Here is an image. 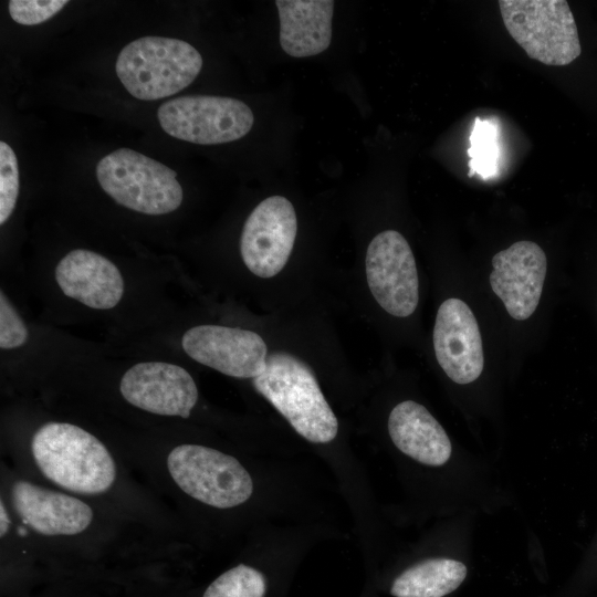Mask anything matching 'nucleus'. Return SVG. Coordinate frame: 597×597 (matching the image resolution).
Returning <instances> with one entry per match:
<instances>
[{
    "label": "nucleus",
    "instance_id": "1",
    "mask_svg": "<svg viewBox=\"0 0 597 597\" xmlns=\"http://www.w3.org/2000/svg\"><path fill=\"white\" fill-rule=\"evenodd\" d=\"M31 450L43 475L69 491L98 494L115 481V462L106 447L75 425H43L32 438Z\"/></svg>",
    "mask_w": 597,
    "mask_h": 597
},
{
    "label": "nucleus",
    "instance_id": "2",
    "mask_svg": "<svg viewBox=\"0 0 597 597\" xmlns=\"http://www.w3.org/2000/svg\"><path fill=\"white\" fill-rule=\"evenodd\" d=\"M252 384L304 439L328 443L337 436V418L312 368L301 358L286 352L271 353L265 370Z\"/></svg>",
    "mask_w": 597,
    "mask_h": 597
},
{
    "label": "nucleus",
    "instance_id": "3",
    "mask_svg": "<svg viewBox=\"0 0 597 597\" xmlns=\"http://www.w3.org/2000/svg\"><path fill=\"white\" fill-rule=\"evenodd\" d=\"M202 67V56L186 41L164 36L136 39L122 49L116 74L127 92L155 101L180 92Z\"/></svg>",
    "mask_w": 597,
    "mask_h": 597
},
{
    "label": "nucleus",
    "instance_id": "4",
    "mask_svg": "<svg viewBox=\"0 0 597 597\" xmlns=\"http://www.w3.org/2000/svg\"><path fill=\"white\" fill-rule=\"evenodd\" d=\"M102 189L118 205L159 216L175 211L182 202L177 172L166 165L129 148H118L96 166Z\"/></svg>",
    "mask_w": 597,
    "mask_h": 597
},
{
    "label": "nucleus",
    "instance_id": "5",
    "mask_svg": "<svg viewBox=\"0 0 597 597\" xmlns=\"http://www.w3.org/2000/svg\"><path fill=\"white\" fill-rule=\"evenodd\" d=\"M503 23L533 60L564 66L582 52L574 15L565 0H500Z\"/></svg>",
    "mask_w": 597,
    "mask_h": 597
},
{
    "label": "nucleus",
    "instance_id": "6",
    "mask_svg": "<svg viewBox=\"0 0 597 597\" xmlns=\"http://www.w3.org/2000/svg\"><path fill=\"white\" fill-rule=\"evenodd\" d=\"M167 468L176 484L191 498L218 507L238 506L252 495L249 472L233 457L218 450L181 444L167 458Z\"/></svg>",
    "mask_w": 597,
    "mask_h": 597
},
{
    "label": "nucleus",
    "instance_id": "7",
    "mask_svg": "<svg viewBox=\"0 0 597 597\" xmlns=\"http://www.w3.org/2000/svg\"><path fill=\"white\" fill-rule=\"evenodd\" d=\"M157 118L169 136L198 145L238 140L254 123L244 102L216 95H184L166 101L159 106Z\"/></svg>",
    "mask_w": 597,
    "mask_h": 597
},
{
    "label": "nucleus",
    "instance_id": "8",
    "mask_svg": "<svg viewBox=\"0 0 597 597\" xmlns=\"http://www.w3.org/2000/svg\"><path fill=\"white\" fill-rule=\"evenodd\" d=\"M366 276L377 303L397 317L411 315L419 301L416 261L407 240L395 230L373 238L366 253Z\"/></svg>",
    "mask_w": 597,
    "mask_h": 597
},
{
    "label": "nucleus",
    "instance_id": "9",
    "mask_svg": "<svg viewBox=\"0 0 597 597\" xmlns=\"http://www.w3.org/2000/svg\"><path fill=\"white\" fill-rule=\"evenodd\" d=\"M297 232L292 202L282 196L262 200L248 217L241 233L240 253L254 275L269 279L282 271Z\"/></svg>",
    "mask_w": 597,
    "mask_h": 597
},
{
    "label": "nucleus",
    "instance_id": "10",
    "mask_svg": "<svg viewBox=\"0 0 597 597\" xmlns=\"http://www.w3.org/2000/svg\"><path fill=\"white\" fill-rule=\"evenodd\" d=\"M181 345L193 360L230 377L253 379L266 367V344L252 331L198 325L184 334Z\"/></svg>",
    "mask_w": 597,
    "mask_h": 597
},
{
    "label": "nucleus",
    "instance_id": "11",
    "mask_svg": "<svg viewBox=\"0 0 597 597\" xmlns=\"http://www.w3.org/2000/svg\"><path fill=\"white\" fill-rule=\"evenodd\" d=\"M130 405L160 416L188 418L198 400L197 385L182 367L164 362H143L126 370L119 383Z\"/></svg>",
    "mask_w": 597,
    "mask_h": 597
},
{
    "label": "nucleus",
    "instance_id": "12",
    "mask_svg": "<svg viewBox=\"0 0 597 597\" xmlns=\"http://www.w3.org/2000/svg\"><path fill=\"white\" fill-rule=\"evenodd\" d=\"M433 348L439 365L452 381L465 385L481 375L482 337L474 314L462 300L450 297L439 306Z\"/></svg>",
    "mask_w": 597,
    "mask_h": 597
},
{
    "label": "nucleus",
    "instance_id": "13",
    "mask_svg": "<svg viewBox=\"0 0 597 597\" xmlns=\"http://www.w3.org/2000/svg\"><path fill=\"white\" fill-rule=\"evenodd\" d=\"M490 284L507 313L517 321L536 310L546 276L547 260L543 249L532 241H519L492 259Z\"/></svg>",
    "mask_w": 597,
    "mask_h": 597
},
{
    "label": "nucleus",
    "instance_id": "14",
    "mask_svg": "<svg viewBox=\"0 0 597 597\" xmlns=\"http://www.w3.org/2000/svg\"><path fill=\"white\" fill-rule=\"evenodd\" d=\"M55 280L67 297L91 308H113L124 294L118 268L102 254L85 249L72 250L59 261Z\"/></svg>",
    "mask_w": 597,
    "mask_h": 597
},
{
    "label": "nucleus",
    "instance_id": "15",
    "mask_svg": "<svg viewBox=\"0 0 597 597\" xmlns=\"http://www.w3.org/2000/svg\"><path fill=\"white\" fill-rule=\"evenodd\" d=\"M11 501L24 523L43 535H75L93 519L83 501L23 480L12 484Z\"/></svg>",
    "mask_w": 597,
    "mask_h": 597
},
{
    "label": "nucleus",
    "instance_id": "16",
    "mask_svg": "<svg viewBox=\"0 0 597 597\" xmlns=\"http://www.w3.org/2000/svg\"><path fill=\"white\" fill-rule=\"evenodd\" d=\"M394 444L416 461L432 467L444 464L451 455L448 434L420 404L406 400L394 407L388 418Z\"/></svg>",
    "mask_w": 597,
    "mask_h": 597
},
{
    "label": "nucleus",
    "instance_id": "17",
    "mask_svg": "<svg viewBox=\"0 0 597 597\" xmlns=\"http://www.w3.org/2000/svg\"><path fill=\"white\" fill-rule=\"evenodd\" d=\"M280 44L293 57L324 52L332 41V0H276Z\"/></svg>",
    "mask_w": 597,
    "mask_h": 597
},
{
    "label": "nucleus",
    "instance_id": "18",
    "mask_svg": "<svg viewBox=\"0 0 597 597\" xmlns=\"http://www.w3.org/2000/svg\"><path fill=\"white\" fill-rule=\"evenodd\" d=\"M467 577L463 563L450 558H429L401 573L392 583L395 597H443Z\"/></svg>",
    "mask_w": 597,
    "mask_h": 597
},
{
    "label": "nucleus",
    "instance_id": "19",
    "mask_svg": "<svg viewBox=\"0 0 597 597\" xmlns=\"http://www.w3.org/2000/svg\"><path fill=\"white\" fill-rule=\"evenodd\" d=\"M265 579L261 572L240 564L214 579L203 597H264Z\"/></svg>",
    "mask_w": 597,
    "mask_h": 597
},
{
    "label": "nucleus",
    "instance_id": "20",
    "mask_svg": "<svg viewBox=\"0 0 597 597\" xmlns=\"http://www.w3.org/2000/svg\"><path fill=\"white\" fill-rule=\"evenodd\" d=\"M470 143L471 147L468 149L471 156L470 175L473 172L482 176L493 174L498 157L494 128L488 122L476 118Z\"/></svg>",
    "mask_w": 597,
    "mask_h": 597
},
{
    "label": "nucleus",
    "instance_id": "21",
    "mask_svg": "<svg viewBox=\"0 0 597 597\" xmlns=\"http://www.w3.org/2000/svg\"><path fill=\"white\" fill-rule=\"evenodd\" d=\"M19 167L13 149L0 142V224L12 214L19 196Z\"/></svg>",
    "mask_w": 597,
    "mask_h": 597
},
{
    "label": "nucleus",
    "instance_id": "22",
    "mask_svg": "<svg viewBox=\"0 0 597 597\" xmlns=\"http://www.w3.org/2000/svg\"><path fill=\"white\" fill-rule=\"evenodd\" d=\"M67 4L65 0H11L8 9L11 19L22 25H35L55 15Z\"/></svg>",
    "mask_w": 597,
    "mask_h": 597
},
{
    "label": "nucleus",
    "instance_id": "23",
    "mask_svg": "<svg viewBox=\"0 0 597 597\" xmlns=\"http://www.w3.org/2000/svg\"><path fill=\"white\" fill-rule=\"evenodd\" d=\"M28 328L3 291L0 292V347L12 349L25 344Z\"/></svg>",
    "mask_w": 597,
    "mask_h": 597
},
{
    "label": "nucleus",
    "instance_id": "24",
    "mask_svg": "<svg viewBox=\"0 0 597 597\" xmlns=\"http://www.w3.org/2000/svg\"><path fill=\"white\" fill-rule=\"evenodd\" d=\"M10 523H11L10 517L1 501V504H0V535L1 537H3L7 534Z\"/></svg>",
    "mask_w": 597,
    "mask_h": 597
}]
</instances>
